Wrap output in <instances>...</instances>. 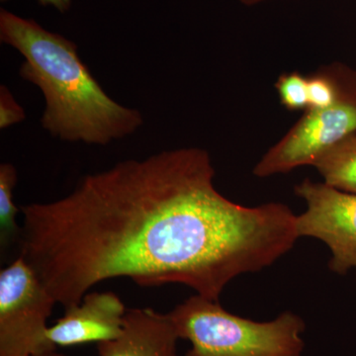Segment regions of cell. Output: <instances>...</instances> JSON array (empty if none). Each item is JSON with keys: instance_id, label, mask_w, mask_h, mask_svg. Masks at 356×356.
Returning <instances> with one entry per match:
<instances>
[{"instance_id": "obj_1", "label": "cell", "mask_w": 356, "mask_h": 356, "mask_svg": "<svg viewBox=\"0 0 356 356\" xmlns=\"http://www.w3.org/2000/svg\"><path fill=\"white\" fill-rule=\"evenodd\" d=\"M214 177L198 147L90 173L65 197L20 208L19 255L65 309L119 277L182 284L219 301L234 278L270 266L299 236L287 205L236 204Z\"/></svg>"}, {"instance_id": "obj_2", "label": "cell", "mask_w": 356, "mask_h": 356, "mask_svg": "<svg viewBox=\"0 0 356 356\" xmlns=\"http://www.w3.org/2000/svg\"><path fill=\"white\" fill-rule=\"evenodd\" d=\"M0 41L19 51V76L41 90L44 130L64 142L106 146L137 132L139 110L111 97L79 58L74 42L36 21L0 10Z\"/></svg>"}, {"instance_id": "obj_3", "label": "cell", "mask_w": 356, "mask_h": 356, "mask_svg": "<svg viewBox=\"0 0 356 356\" xmlns=\"http://www.w3.org/2000/svg\"><path fill=\"white\" fill-rule=\"evenodd\" d=\"M168 316L179 339L191 341L185 356H302L305 348V322L289 311L255 322L196 294Z\"/></svg>"}, {"instance_id": "obj_4", "label": "cell", "mask_w": 356, "mask_h": 356, "mask_svg": "<svg viewBox=\"0 0 356 356\" xmlns=\"http://www.w3.org/2000/svg\"><path fill=\"white\" fill-rule=\"evenodd\" d=\"M57 304L37 274L19 257L0 273V356L56 350L47 321Z\"/></svg>"}, {"instance_id": "obj_5", "label": "cell", "mask_w": 356, "mask_h": 356, "mask_svg": "<svg viewBox=\"0 0 356 356\" xmlns=\"http://www.w3.org/2000/svg\"><path fill=\"white\" fill-rule=\"evenodd\" d=\"M355 133L356 89L331 107L306 110L294 127L262 156L254 175L268 177L315 165L330 149Z\"/></svg>"}, {"instance_id": "obj_6", "label": "cell", "mask_w": 356, "mask_h": 356, "mask_svg": "<svg viewBox=\"0 0 356 356\" xmlns=\"http://www.w3.org/2000/svg\"><path fill=\"white\" fill-rule=\"evenodd\" d=\"M295 193L307 204L305 212L296 217L299 238L322 241L332 252L331 270L348 273L356 267V194L309 178L296 185Z\"/></svg>"}, {"instance_id": "obj_7", "label": "cell", "mask_w": 356, "mask_h": 356, "mask_svg": "<svg viewBox=\"0 0 356 356\" xmlns=\"http://www.w3.org/2000/svg\"><path fill=\"white\" fill-rule=\"evenodd\" d=\"M126 313L115 293L88 292L77 305L65 308V315L49 327L47 336L62 346L111 341L122 334Z\"/></svg>"}, {"instance_id": "obj_8", "label": "cell", "mask_w": 356, "mask_h": 356, "mask_svg": "<svg viewBox=\"0 0 356 356\" xmlns=\"http://www.w3.org/2000/svg\"><path fill=\"white\" fill-rule=\"evenodd\" d=\"M179 339L168 314L151 308L127 310L120 336L97 343L99 356H177Z\"/></svg>"}, {"instance_id": "obj_9", "label": "cell", "mask_w": 356, "mask_h": 356, "mask_svg": "<svg viewBox=\"0 0 356 356\" xmlns=\"http://www.w3.org/2000/svg\"><path fill=\"white\" fill-rule=\"evenodd\" d=\"M314 166L325 184L356 194V133L330 149Z\"/></svg>"}, {"instance_id": "obj_10", "label": "cell", "mask_w": 356, "mask_h": 356, "mask_svg": "<svg viewBox=\"0 0 356 356\" xmlns=\"http://www.w3.org/2000/svg\"><path fill=\"white\" fill-rule=\"evenodd\" d=\"M17 184V172L11 163L0 165V238L2 248L11 240L19 238L20 229L16 222L19 209L14 203V188Z\"/></svg>"}, {"instance_id": "obj_11", "label": "cell", "mask_w": 356, "mask_h": 356, "mask_svg": "<svg viewBox=\"0 0 356 356\" xmlns=\"http://www.w3.org/2000/svg\"><path fill=\"white\" fill-rule=\"evenodd\" d=\"M283 106L290 111L309 109L308 77L298 72L285 74L276 83Z\"/></svg>"}, {"instance_id": "obj_12", "label": "cell", "mask_w": 356, "mask_h": 356, "mask_svg": "<svg viewBox=\"0 0 356 356\" xmlns=\"http://www.w3.org/2000/svg\"><path fill=\"white\" fill-rule=\"evenodd\" d=\"M26 114L24 108L14 98L6 86L0 88V129H6L24 121Z\"/></svg>"}, {"instance_id": "obj_13", "label": "cell", "mask_w": 356, "mask_h": 356, "mask_svg": "<svg viewBox=\"0 0 356 356\" xmlns=\"http://www.w3.org/2000/svg\"><path fill=\"white\" fill-rule=\"evenodd\" d=\"M38 1L41 6H51L60 13H65L70 10L72 0H38Z\"/></svg>"}, {"instance_id": "obj_14", "label": "cell", "mask_w": 356, "mask_h": 356, "mask_svg": "<svg viewBox=\"0 0 356 356\" xmlns=\"http://www.w3.org/2000/svg\"><path fill=\"white\" fill-rule=\"evenodd\" d=\"M241 3L245 4V6H255V4L261 3L262 1H266V0H238Z\"/></svg>"}, {"instance_id": "obj_15", "label": "cell", "mask_w": 356, "mask_h": 356, "mask_svg": "<svg viewBox=\"0 0 356 356\" xmlns=\"http://www.w3.org/2000/svg\"><path fill=\"white\" fill-rule=\"evenodd\" d=\"M30 356H65V355H62V353H58L56 350L47 351V353H39V355H34Z\"/></svg>"}, {"instance_id": "obj_16", "label": "cell", "mask_w": 356, "mask_h": 356, "mask_svg": "<svg viewBox=\"0 0 356 356\" xmlns=\"http://www.w3.org/2000/svg\"><path fill=\"white\" fill-rule=\"evenodd\" d=\"M6 1H9V0H1V2H6Z\"/></svg>"}]
</instances>
